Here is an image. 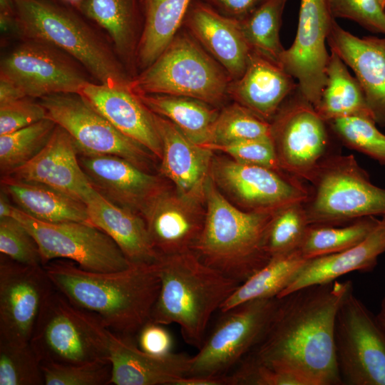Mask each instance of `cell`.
<instances>
[{
    "mask_svg": "<svg viewBox=\"0 0 385 385\" xmlns=\"http://www.w3.org/2000/svg\"><path fill=\"white\" fill-rule=\"evenodd\" d=\"M351 281L299 289L279 299L270 327L248 354L296 377L302 385L342 384L334 344L338 308Z\"/></svg>",
    "mask_w": 385,
    "mask_h": 385,
    "instance_id": "obj_1",
    "label": "cell"
},
{
    "mask_svg": "<svg viewBox=\"0 0 385 385\" xmlns=\"http://www.w3.org/2000/svg\"><path fill=\"white\" fill-rule=\"evenodd\" d=\"M43 267L56 290L115 334L133 338L150 320L160 288L157 262L92 272L58 259Z\"/></svg>",
    "mask_w": 385,
    "mask_h": 385,
    "instance_id": "obj_2",
    "label": "cell"
},
{
    "mask_svg": "<svg viewBox=\"0 0 385 385\" xmlns=\"http://www.w3.org/2000/svg\"><path fill=\"white\" fill-rule=\"evenodd\" d=\"M159 294L150 320L178 324L188 344L200 349L212 314L240 284L203 262L193 251L160 256Z\"/></svg>",
    "mask_w": 385,
    "mask_h": 385,
    "instance_id": "obj_3",
    "label": "cell"
},
{
    "mask_svg": "<svg viewBox=\"0 0 385 385\" xmlns=\"http://www.w3.org/2000/svg\"><path fill=\"white\" fill-rule=\"evenodd\" d=\"M274 214L240 209L210 176L205 188L204 225L192 251L206 265L242 284L271 259L265 237Z\"/></svg>",
    "mask_w": 385,
    "mask_h": 385,
    "instance_id": "obj_4",
    "label": "cell"
},
{
    "mask_svg": "<svg viewBox=\"0 0 385 385\" xmlns=\"http://www.w3.org/2000/svg\"><path fill=\"white\" fill-rule=\"evenodd\" d=\"M15 29L78 61L100 83L130 86L131 76L106 40L77 10L56 0H13Z\"/></svg>",
    "mask_w": 385,
    "mask_h": 385,
    "instance_id": "obj_5",
    "label": "cell"
},
{
    "mask_svg": "<svg viewBox=\"0 0 385 385\" xmlns=\"http://www.w3.org/2000/svg\"><path fill=\"white\" fill-rule=\"evenodd\" d=\"M232 78L188 33L178 32L161 54L131 78L138 94L195 98L217 107L228 96Z\"/></svg>",
    "mask_w": 385,
    "mask_h": 385,
    "instance_id": "obj_6",
    "label": "cell"
},
{
    "mask_svg": "<svg viewBox=\"0 0 385 385\" xmlns=\"http://www.w3.org/2000/svg\"><path fill=\"white\" fill-rule=\"evenodd\" d=\"M304 204L309 225H339L385 215V189L374 185L352 155H334L319 163Z\"/></svg>",
    "mask_w": 385,
    "mask_h": 385,
    "instance_id": "obj_7",
    "label": "cell"
},
{
    "mask_svg": "<svg viewBox=\"0 0 385 385\" xmlns=\"http://www.w3.org/2000/svg\"><path fill=\"white\" fill-rule=\"evenodd\" d=\"M111 331L56 289L45 301L29 343L41 363L78 364L108 358Z\"/></svg>",
    "mask_w": 385,
    "mask_h": 385,
    "instance_id": "obj_8",
    "label": "cell"
},
{
    "mask_svg": "<svg viewBox=\"0 0 385 385\" xmlns=\"http://www.w3.org/2000/svg\"><path fill=\"white\" fill-rule=\"evenodd\" d=\"M279 302L277 297L254 299L221 312L215 327L190 357L187 376L227 374L260 342Z\"/></svg>",
    "mask_w": 385,
    "mask_h": 385,
    "instance_id": "obj_9",
    "label": "cell"
},
{
    "mask_svg": "<svg viewBox=\"0 0 385 385\" xmlns=\"http://www.w3.org/2000/svg\"><path fill=\"white\" fill-rule=\"evenodd\" d=\"M334 344L342 384L385 385V332L353 287L338 308Z\"/></svg>",
    "mask_w": 385,
    "mask_h": 385,
    "instance_id": "obj_10",
    "label": "cell"
},
{
    "mask_svg": "<svg viewBox=\"0 0 385 385\" xmlns=\"http://www.w3.org/2000/svg\"><path fill=\"white\" fill-rule=\"evenodd\" d=\"M11 217L36 240L43 266L58 259L72 261L92 272L118 271L131 265L112 238L91 223L46 222L31 217L16 206Z\"/></svg>",
    "mask_w": 385,
    "mask_h": 385,
    "instance_id": "obj_11",
    "label": "cell"
},
{
    "mask_svg": "<svg viewBox=\"0 0 385 385\" xmlns=\"http://www.w3.org/2000/svg\"><path fill=\"white\" fill-rule=\"evenodd\" d=\"M38 101L46 111V118L71 135L78 152L118 156L150 173L157 158L115 128L78 94H51Z\"/></svg>",
    "mask_w": 385,
    "mask_h": 385,
    "instance_id": "obj_12",
    "label": "cell"
},
{
    "mask_svg": "<svg viewBox=\"0 0 385 385\" xmlns=\"http://www.w3.org/2000/svg\"><path fill=\"white\" fill-rule=\"evenodd\" d=\"M270 123L281 170L309 182L327 147V123L302 96L298 86Z\"/></svg>",
    "mask_w": 385,
    "mask_h": 385,
    "instance_id": "obj_13",
    "label": "cell"
},
{
    "mask_svg": "<svg viewBox=\"0 0 385 385\" xmlns=\"http://www.w3.org/2000/svg\"><path fill=\"white\" fill-rule=\"evenodd\" d=\"M210 176L217 187L242 210L274 213L289 205L305 203L310 189L284 172L213 158Z\"/></svg>",
    "mask_w": 385,
    "mask_h": 385,
    "instance_id": "obj_14",
    "label": "cell"
},
{
    "mask_svg": "<svg viewBox=\"0 0 385 385\" xmlns=\"http://www.w3.org/2000/svg\"><path fill=\"white\" fill-rule=\"evenodd\" d=\"M44 43L25 40L1 61L0 77L25 96L41 98L57 93H77L89 82L77 61Z\"/></svg>",
    "mask_w": 385,
    "mask_h": 385,
    "instance_id": "obj_15",
    "label": "cell"
},
{
    "mask_svg": "<svg viewBox=\"0 0 385 385\" xmlns=\"http://www.w3.org/2000/svg\"><path fill=\"white\" fill-rule=\"evenodd\" d=\"M334 20L326 0H300L294 41L279 59L280 66L297 80L302 96L314 107L326 82L329 54L325 43Z\"/></svg>",
    "mask_w": 385,
    "mask_h": 385,
    "instance_id": "obj_16",
    "label": "cell"
},
{
    "mask_svg": "<svg viewBox=\"0 0 385 385\" xmlns=\"http://www.w3.org/2000/svg\"><path fill=\"white\" fill-rule=\"evenodd\" d=\"M55 289L43 266L0 255V339L28 343L41 309Z\"/></svg>",
    "mask_w": 385,
    "mask_h": 385,
    "instance_id": "obj_17",
    "label": "cell"
},
{
    "mask_svg": "<svg viewBox=\"0 0 385 385\" xmlns=\"http://www.w3.org/2000/svg\"><path fill=\"white\" fill-rule=\"evenodd\" d=\"M205 199L184 195L167 185L140 215L160 256L192 250L205 221Z\"/></svg>",
    "mask_w": 385,
    "mask_h": 385,
    "instance_id": "obj_18",
    "label": "cell"
},
{
    "mask_svg": "<svg viewBox=\"0 0 385 385\" xmlns=\"http://www.w3.org/2000/svg\"><path fill=\"white\" fill-rule=\"evenodd\" d=\"M78 158L95 190L110 202L140 215L166 185L162 175L143 170L118 156L78 151Z\"/></svg>",
    "mask_w": 385,
    "mask_h": 385,
    "instance_id": "obj_19",
    "label": "cell"
},
{
    "mask_svg": "<svg viewBox=\"0 0 385 385\" xmlns=\"http://www.w3.org/2000/svg\"><path fill=\"white\" fill-rule=\"evenodd\" d=\"M1 178L42 184L84 202L93 190L79 163L73 140L58 125L38 154Z\"/></svg>",
    "mask_w": 385,
    "mask_h": 385,
    "instance_id": "obj_20",
    "label": "cell"
},
{
    "mask_svg": "<svg viewBox=\"0 0 385 385\" xmlns=\"http://www.w3.org/2000/svg\"><path fill=\"white\" fill-rule=\"evenodd\" d=\"M78 94L119 131L161 159L162 144L153 113L130 86L111 87L89 81Z\"/></svg>",
    "mask_w": 385,
    "mask_h": 385,
    "instance_id": "obj_21",
    "label": "cell"
},
{
    "mask_svg": "<svg viewBox=\"0 0 385 385\" xmlns=\"http://www.w3.org/2000/svg\"><path fill=\"white\" fill-rule=\"evenodd\" d=\"M327 41L355 73L376 123L385 127V37L356 36L334 20Z\"/></svg>",
    "mask_w": 385,
    "mask_h": 385,
    "instance_id": "obj_22",
    "label": "cell"
},
{
    "mask_svg": "<svg viewBox=\"0 0 385 385\" xmlns=\"http://www.w3.org/2000/svg\"><path fill=\"white\" fill-rule=\"evenodd\" d=\"M183 24L227 71L232 81L242 76L251 50L238 20L227 17L205 3L195 0L192 1Z\"/></svg>",
    "mask_w": 385,
    "mask_h": 385,
    "instance_id": "obj_23",
    "label": "cell"
},
{
    "mask_svg": "<svg viewBox=\"0 0 385 385\" xmlns=\"http://www.w3.org/2000/svg\"><path fill=\"white\" fill-rule=\"evenodd\" d=\"M161 140L160 172L180 192L205 199L213 150L188 139L173 123L153 113Z\"/></svg>",
    "mask_w": 385,
    "mask_h": 385,
    "instance_id": "obj_24",
    "label": "cell"
},
{
    "mask_svg": "<svg viewBox=\"0 0 385 385\" xmlns=\"http://www.w3.org/2000/svg\"><path fill=\"white\" fill-rule=\"evenodd\" d=\"M190 357L183 353L148 354L135 345L131 337L111 331L109 334L111 384L173 385L178 379L187 376Z\"/></svg>",
    "mask_w": 385,
    "mask_h": 385,
    "instance_id": "obj_25",
    "label": "cell"
},
{
    "mask_svg": "<svg viewBox=\"0 0 385 385\" xmlns=\"http://www.w3.org/2000/svg\"><path fill=\"white\" fill-rule=\"evenodd\" d=\"M297 87L279 63L251 51L242 76L230 82L228 96L270 123Z\"/></svg>",
    "mask_w": 385,
    "mask_h": 385,
    "instance_id": "obj_26",
    "label": "cell"
},
{
    "mask_svg": "<svg viewBox=\"0 0 385 385\" xmlns=\"http://www.w3.org/2000/svg\"><path fill=\"white\" fill-rule=\"evenodd\" d=\"M85 204L90 223L111 237L131 265L158 261L160 255L140 214L110 202L94 189Z\"/></svg>",
    "mask_w": 385,
    "mask_h": 385,
    "instance_id": "obj_27",
    "label": "cell"
},
{
    "mask_svg": "<svg viewBox=\"0 0 385 385\" xmlns=\"http://www.w3.org/2000/svg\"><path fill=\"white\" fill-rule=\"evenodd\" d=\"M385 252V215L369 235L346 250L308 260L278 294L282 298L299 289L330 282L354 271L370 272Z\"/></svg>",
    "mask_w": 385,
    "mask_h": 385,
    "instance_id": "obj_28",
    "label": "cell"
},
{
    "mask_svg": "<svg viewBox=\"0 0 385 385\" xmlns=\"http://www.w3.org/2000/svg\"><path fill=\"white\" fill-rule=\"evenodd\" d=\"M78 12L107 32L118 58L132 78L135 76L140 36V0H85Z\"/></svg>",
    "mask_w": 385,
    "mask_h": 385,
    "instance_id": "obj_29",
    "label": "cell"
},
{
    "mask_svg": "<svg viewBox=\"0 0 385 385\" xmlns=\"http://www.w3.org/2000/svg\"><path fill=\"white\" fill-rule=\"evenodd\" d=\"M1 187L7 192L16 207L34 219L53 223H90L85 202L56 189L6 178H1Z\"/></svg>",
    "mask_w": 385,
    "mask_h": 385,
    "instance_id": "obj_30",
    "label": "cell"
},
{
    "mask_svg": "<svg viewBox=\"0 0 385 385\" xmlns=\"http://www.w3.org/2000/svg\"><path fill=\"white\" fill-rule=\"evenodd\" d=\"M143 26L136 66H149L165 50L183 24L192 0H140Z\"/></svg>",
    "mask_w": 385,
    "mask_h": 385,
    "instance_id": "obj_31",
    "label": "cell"
},
{
    "mask_svg": "<svg viewBox=\"0 0 385 385\" xmlns=\"http://www.w3.org/2000/svg\"><path fill=\"white\" fill-rule=\"evenodd\" d=\"M138 96L150 111L170 121L193 143L205 147L210 143L219 113L216 107L185 96L143 93Z\"/></svg>",
    "mask_w": 385,
    "mask_h": 385,
    "instance_id": "obj_32",
    "label": "cell"
},
{
    "mask_svg": "<svg viewBox=\"0 0 385 385\" xmlns=\"http://www.w3.org/2000/svg\"><path fill=\"white\" fill-rule=\"evenodd\" d=\"M326 82L316 111L326 122L351 115H365L374 119L362 88L351 76L347 65L331 50L326 69Z\"/></svg>",
    "mask_w": 385,
    "mask_h": 385,
    "instance_id": "obj_33",
    "label": "cell"
},
{
    "mask_svg": "<svg viewBox=\"0 0 385 385\" xmlns=\"http://www.w3.org/2000/svg\"><path fill=\"white\" fill-rule=\"evenodd\" d=\"M307 260L299 250L272 257L264 267L238 286L222 304L220 312H226L248 301L277 297Z\"/></svg>",
    "mask_w": 385,
    "mask_h": 385,
    "instance_id": "obj_34",
    "label": "cell"
},
{
    "mask_svg": "<svg viewBox=\"0 0 385 385\" xmlns=\"http://www.w3.org/2000/svg\"><path fill=\"white\" fill-rule=\"evenodd\" d=\"M379 220L375 216L364 217L344 227L310 225L298 250L307 260L346 250L363 241Z\"/></svg>",
    "mask_w": 385,
    "mask_h": 385,
    "instance_id": "obj_35",
    "label": "cell"
},
{
    "mask_svg": "<svg viewBox=\"0 0 385 385\" xmlns=\"http://www.w3.org/2000/svg\"><path fill=\"white\" fill-rule=\"evenodd\" d=\"M287 1L265 0L247 16L239 21L242 33L250 50L277 63L284 50L280 42L279 31Z\"/></svg>",
    "mask_w": 385,
    "mask_h": 385,
    "instance_id": "obj_36",
    "label": "cell"
},
{
    "mask_svg": "<svg viewBox=\"0 0 385 385\" xmlns=\"http://www.w3.org/2000/svg\"><path fill=\"white\" fill-rule=\"evenodd\" d=\"M56 124L46 118L0 135V173L4 176L33 159L48 142Z\"/></svg>",
    "mask_w": 385,
    "mask_h": 385,
    "instance_id": "obj_37",
    "label": "cell"
},
{
    "mask_svg": "<svg viewBox=\"0 0 385 385\" xmlns=\"http://www.w3.org/2000/svg\"><path fill=\"white\" fill-rule=\"evenodd\" d=\"M263 138H272L271 123L235 102L219 111L213 125L210 143L205 147Z\"/></svg>",
    "mask_w": 385,
    "mask_h": 385,
    "instance_id": "obj_38",
    "label": "cell"
},
{
    "mask_svg": "<svg viewBox=\"0 0 385 385\" xmlns=\"http://www.w3.org/2000/svg\"><path fill=\"white\" fill-rule=\"evenodd\" d=\"M304 204L289 205L273 215L265 237V249L271 258L299 250L310 225Z\"/></svg>",
    "mask_w": 385,
    "mask_h": 385,
    "instance_id": "obj_39",
    "label": "cell"
},
{
    "mask_svg": "<svg viewBox=\"0 0 385 385\" xmlns=\"http://www.w3.org/2000/svg\"><path fill=\"white\" fill-rule=\"evenodd\" d=\"M327 123L345 145L385 165V135L379 130L372 118L351 115Z\"/></svg>",
    "mask_w": 385,
    "mask_h": 385,
    "instance_id": "obj_40",
    "label": "cell"
},
{
    "mask_svg": "<svg viewBox=\"0 0 385 385\" xmlns=\"http://www.w3.org/2000/svg\"><path fill=\"white\" fill-rule=\"evenodd\" d=\"M41 363L30 343L0 339V385H42Z\"/></svg>",
    "mask_w": 385,
    "mask_h": 385,
    "instance_id": "obj_41",
    "label": "cell"
},
{
    "mask_svg": "<svg viewBox=\"0 0 385 385\" xmlns=\"http://www.w3.org/2000/svg\"><path fill=\"white\" fill-rule=\"evenodd\" d=\"M46 385L111 384L112 364L109 358L78 364H41Z\"/></svg>",
    "mask_w": 385,
    "mask_h": 385,
    "instance_id": "obj_42",
    "label": "cell"
},
{
    "mask_svg": "<svg viewBox=\"0 0 385 385\" xmlns=\"http://www.w3.org/2000/svg\"><path fill=\"white\" fill-rule=\"evenodd\" d=\"M0 252L29 266H43L38 245L29 230L13 217L0 219Z\"/></svg>",
    "mask_w": 385,
    "mask_h": 385,
    "instance_id": "obj_43",
    "label": "cell"
},
{
    "mask_svg": "<svg viewBox=\"0 0 385 385\" xmlns=\"http://www.w3.org/2000/svg\"><path fill=\"white\" fill-rule=\"evenodd\" d=\"M229 385H302L293 375L247 354L227 374Z\"/></svg>",
    "mask_w": 385,
    "mask_h": 385,
    "instance_id": "obj_44",
    "label": "cell"
},
{
    "mask_svg": "<svg viewBox=\"0 0 385 385\" xmlns=\"http://www.w3.org/2000/svg\"><path fill=\"white\" fill-rule=\"evenodd\" d=\"M332 16L350 19L364 29L385 35V9L378 0H326Z\"/></svg>",
    "mask_w": 385,
    "mask_h": 385,
    "instance_id": "obj_45",
    "label": "cell"
},
{
    "mask_svg": "<svg viewBox=\"0 0 385 385\" xmlns=\"http://www.w3.org/2000/svg\"><path fill=\"white\" fill-rule=\"evenodd\" d=\"M225 153L234 160L257 166L281 170L272 138L244 140L224 145L208 148Z\"/></svg>",
    "mask_w": 385,
    "mask_h": 385,
    "instance_id": "obj_46",
    "label": "cell"
},
{
    "mask_svg": "<svg viewBox=\"0 0 385 385\" xmlns=\"http://www.w3.org/2000/svg\"><path fill=\"white\" fill-rule=\"evenodd\" d=\"M46 118V111L39 101L24 97L0 105V135L10 133Z\"/></svg>",
    "mask_w": 385,
    "mask_h": 385,
    "instance_id": "obj_47",
    "label": "cell"
},
{
    "mask_svg": "<svg viewBox=\"0 0 385 385\" xmlns=\"http://www.w3.org/2000/svg\"><path fill=\"white\" fill-rule=\"evenodd\" d=\"M136 336L138 347L148 354L166 355L172 352V336L163 324L150 320Z\"/></svg>",
    "mask_w": 385,
    "mask_h": 385,
    "instance_id": "obj_48",
    "label": "cell"
},
{
    "mask_svg": "<svg viewBox=\"0 0 385 385\" xmlns=\"http://www.w3.org/2000/svg\"><path fill=\"white\" fill-rule=\"evenodd\" d=\"M220 14L240 21L252 13L265 0H200Z\"/></svg>",
    "mask_w": 385,
    "mask_h": 385,
    "instance_id": "obj_49",
    "label": "cell"
},
{
    "mask_svg": "<svg viewBox=\"0 0 385 385\" xmlns=\"http://www.w3.org/2000/svg\"><path fill=\"white\" fill-rule=\"evenodd\" d=\"M173 385H229L227 375L185 376L178 379Z\"/></svg>",
    "mask_w": 385,
    "mask_h": 385,
    "instance_id": "obj_50",
    "label": "cell"
},
{
    "mask_svg": "<svg viewBox=\"0 0 385 385\" xmlns=\"http://www.w3.org/2000/svg\"><path fill=\"white\" fill-rule=\"evenodd\" d=\"M25 96L21 90L11 81L0 77V105L6 104Z\"/></svg>",
    "mask_w": 385,
    "mask_h": 385,
    "instance_id": "obj_51",
    "label": "cell"
},
{
    "mask_svg": "<svg viewBox=\"0 0 385 385\" xmlns=\"http://www.w3.org/2000/svg\"><path fill=\"white\" fill-rule=\"evenodd\" d=\"M0 23L1 30L5 31L15 29V10L13 0H0Z\"/></svg>",
    "mask_w": 385,
    "mask_h": 385,
    "instance_id": "obj_52",
    "label": "cell"
},
{
    "mask_svg": "<svg viewBox=\"0 0 385 385\" xmlns=\"http://www.w3.org/2000/svg\"><path fill=\"white\" fill-rule=\"evenodd\" d=\"M7 192L1 187L0 190V219L11 217L14 206Z\"/></svg>",
    "mask_w": 385,
    "mask_h": 385,
    "instance_id": "obj_53",
    "label": "cell"
},
{
    "mask_svg": "<svg viewBox=\"0 0 385 385\" xmlns=\"http://www.w3.org/2000/svg\"><path fill=\"white\" fill-rule=\"evenodd\" d=\"M375 319L380 327L385 332V291Z\"/></svg>",
    "mask_w": 385,
    "mask_h": 385,
    "instance_id": "obj_54",
    "label": "cell"
},
{
    "mask_svg": "<svg viewBox=\"0 0 385 385\" xmlns=\"http://www.w3.org/2000/svg\"><path fill=\"white\" fill-rule=\"evenodd\" d=\"M56 1L66 6H68L77 11L79 10L81 6L85 1V0H56Z\"/></svg>",
    "mask_w": 385,
    "mask_h": 385,
    "instance_id": "obj_55",
    "label": "cell"
},
{
    "mask_svg": "<svg viewBox=\"0 0 385 385\" xmlns=\"http://www.w3.org/2000/svg\"><path fill=\"white\" fill-rule=\"evenodd\" d=\"M378 1L381 6L385 9V0H378Z\"/></svg>",
    "mask_w": 385,
    "mask_h": 385,
    "instance_id": "obj_56",
    "label": "cell"
}]
</instances>
